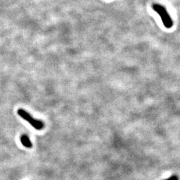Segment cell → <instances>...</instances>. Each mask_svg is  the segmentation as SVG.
<instances>
[{"label": "cell", "mask_w": 180, "mask_h": 180, "mask_svg": "<svg viewBox=\"0 0 180 180\" xmlns=\"http://www.w3.org/2000/svg\"><path fill=\"white\" fill-rule=\"evenodd\" d=\"M152 7L154 10L159 14L165 27L169 29V28L173 27V21L166 9L162 6V5H159L158 3H154L152 6Z\"/></svg>", "instance_id": "cell-1"}, {"label": "cell", "mask_w": 180, "mask_h": 180, "mask_svg": "<svg viewBox=\"0 0 180 180\" xmlns=\"http://www.w3.org/2000/svg\"><path fill=\"white\" fill-rule=\"evenodd\" d=\"M20 140L22 145L26 147L27 148H32V143L30 141L29 137L27 135H22L20 137Z\"/></svg>", "instance_id": "cell-3"}, {"label": "cell", "mask_w": 180, "mask_h": 180, "mask_svg": "<svg viewBox=\"0 0 180 180\" xmlns=\"http://www.w3.org/2000/svg\"><path fill=\"white\" fill-rule=\"evenodd\" d=\"M17 113L23 120L27 121L32 127H34L36 130H41L44 127V124L43 121L35 119L29 113L27 112L26 110H23V109H19Z\"/></svg>", "instance_id": "cell-2"}, {"label": "cell", "mask_w": 180, "mask_h": 180, "mask_svg": "<svg viewBox=\"0 0 180 180\" xmlns=\"http://www.w3.org/2000/svg\"><path fill=\"white\" fill-rule=\"evenodd\" d=\"M165 180H179V178L177 176H171L170 178L165 179Z\"/></svg>", "instance_id": "cell-4"}]
</instances>
